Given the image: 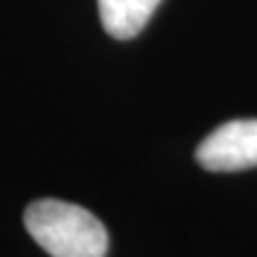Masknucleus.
Segmentation results:
<instances>
[{
    "instance_id": "2",
    "label": "nucleus",
    "mask_w": 257,
    "mask_h": 257,
    "mask_svg": "<svg viewBox=\"0 0 257 257\" xmlns=\"http://www.w3.org/2000/svg\"><path fill=\"white\" fill-rule=\"evenodd\" d=\"M195 157L210 172H240L257 167V119L221 124L198 146Z\"/></svg>"
},
{
    "instance_id": "3",
    "label": "nucleus",
    "mask_w": 257,
    "mask_h": 257,
    "mask_svg": "<svg viewBox=\"0 0 257 257\" xmlns=\"http://www.w3.org/2000/svg\"><path fill=\"white\" fill-rule=\"evenodd\" d=\"M162 0H98L100 22L112 38L128 41L138 36Z\"/></svg>"
},
{
    "instance_id": "1",
    "label": "nucleus",
    "mask_w": 257,
    "mask_h": 257,
    "mask_svg": "<svg viewBox=\"0 0 257 257\" xmlns=\"http://www.w3.org/2000/svg\"><path fill=\"white\" fill-rule=\"evenodd\" d=\"M24 224L50 257H105L107 231L93 212L55 198L27 207Z\"/></svg>"
}]
</instances>
